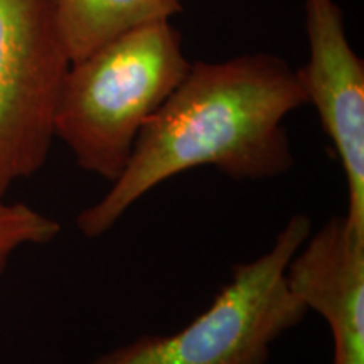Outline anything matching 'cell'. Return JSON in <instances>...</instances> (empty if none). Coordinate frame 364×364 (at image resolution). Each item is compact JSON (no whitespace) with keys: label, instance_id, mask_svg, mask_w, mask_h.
<instances>
[{"label":"cell","instance_id":"cell-1","mask_svg":"<svg viewBox=\"0 0 364 364\" xmlns=\"http://www.w3.org/2000/svg\"><path fill=\"white\" fill-rule=\"evenodd\" d=\"M302 105L307 98L297 71L279 56L191 63L140 132L122 176L76 218L80 233L107 235L154 188L198 167H215L233 181L287 174L295 161L284 120Z\"/></svg>","mask_w":364,"mask_h":364},{"label":"cell","instance_id":"cell-2","mask_svg":"<svg viewBox=\"0 0 364 364\" xmlns=\"http://www.w3.org/2000/svg\"><path fill=\"white\" fill-rule=\"evenodd\" d=\"M189 68L181 34L169 21L117 36L68 68L54 136L71 150L80 169L115 182L140 132Z\"/></svg>","mask_w":364,"mask_h":364},{"label":"cell","instance_id":"cell-3","mask_svg":"<svg viewBox=\"0 0 364 364\" xmlns=\"http://www.w3.org/2000/svg\"><path fill=\"white\" fill-rule=\"evenodd\" d=\"M311 233V218L292 216L268 252L233 267L231 280L191 324L142 336L91 364H267L272 344L309 314L287 270Z\"/></svg>","mask_w":364,"mask_h":364},{"label":"cell","instance_id":"cell-4","mask_svg":"<svg viewBox=\"0 0 364 364\" xmlns=\"http://www.w3.org/2000/svg\"><path fill=\"white\" fill-rule=\"evenodd\" d=\"M70 65L53 0H0V201L48 161Z\"/></svg>","mask_w":364,"mask_h":364},{"label":"cell","instance_id":"cell-5","mask_svg":"<svg viewBox=\"0 0 364 364\" xmlns=\"http://www.w3.org/2000/svg\"><path fill=\"white\" fill-rule=\"evenodd\" d=\"M306 31L309 61L295 71L343 167L346 223L364 236V63L336 0H306Z\"/></svg>","mask_w":364,"mask_h":364},{"label":"cell","instance_id":"cell-6","mask_svg":"<svg viewBox=\"0 0 364 364\" xmlns=\"http://www.w3.org/2000/svg\"><path fill=\"white\" fill-rule=\"evenodd\" d=\"M287 279L329 326L332 364H364V236L332 216L295 253Z\"/></svg>","mask_w":364,"mask_h":364},{"label":"cell","instance_id":"cell-7","mask_svg":"<svg viewBox=\"0 0 364 364\" xmlns=\"http://www.w3.org/2000/svg\"><path fill=\"white\" fill-rule=\"evenodd\" d=\"M71 63L135 27L169 21L181 0H53Z\"/></svg>","mask_w":364,"mask_h":364},{"label":"cell","instance_id":"cell-8","mask_svg":"<svg viewBox=\"0 0 364 364\" xmlns=\"http://www.w3.org/2000/svg\"><path fill=\"white\" fill-rule=\"evenodd\" d=\"M59 233V223L38 209L24 203L0 201V279L11 258L21 248L48 245Z\"/></svg>","mask_w":364,"mask_h":364},{"label":"cell","instance_id":"cell-9","mask_svg":"<svg viewBox=\"0 0 364 364\" xmlns=\"http://www.w3.org/2000/svg\"><path fill=\"white\" fill-rule=\"evenodd\" d=\"M181 2H182V0H181Z\"/></svg>","mask_w":364,"mask_h":364}]
</instances>
